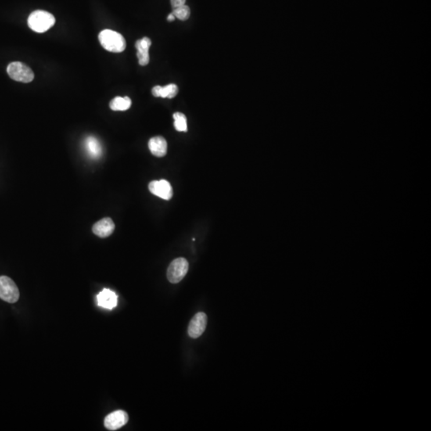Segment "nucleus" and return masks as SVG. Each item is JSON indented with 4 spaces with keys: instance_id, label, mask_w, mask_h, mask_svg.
<instances>
[{
    "instance_id": "obj_1",
    "label": "nucleus",
    "mask_w": 431,
    "mask_h": 431,
    "mask_svg": "<svg viewBox=\"0 0 431 431\" xmlns=\"http://www.w3.org/2000/svg\"><path fill=\"white\" fill-rule=\"evenodd\" d=\"M98 40L104 49L110 52L121 53L126 49V40L114 30L108 29L102 30L98 35Z\"/></svg>"
},
{
    "instance_id": "obj_2",
    "label": "nucleus",
    "mask_w": 431,
    "mask_h": 431,
    "mask_svg": "<svg viewBox=\"0 0 431 431\" xmlns=\"http://www.w3.org/2000/svg\"><path fill=\"white\" fill-rule=\"evenodd\" d=\"M27 23L29 27L35 32L44 33L53 27L55 18L49 12L38 10L30 14Z\"/></svg>"
},
{
    "instance_id": "obj_3",
    "label": "nucleus",
    "mask_w": 431,
    "mask_h": 431,
    "mask_svg": "<svg viewBox=\"0 0 431 431\" xmlns=\"http://www.w3.org/2000/svg\"><path fill=\"white\" fill-rule=\"evenodd\" d=\"M8 73L10 77L15 81L28 83L34 80V74L32 70L23 62H13L8 66Z\"/></svg>"
},
{
    "instance_id": "obj_4",
    "label": "nucleus",
    "mask_w": 431,
    "mask_h": 431,
    "mask_svg": "<svg viewBox=\"0 0 431 431\" xmlns=\"http://www.w3.org/2000/svg\"><path fill=\"white\" fill-rule=\"evenodd\" d=\"M0 299L10 303L17 302L19 291L15 283L9 277H0Z\"/></svg>"
},
{
    "instance_id": "obj_5",
    "label": "nucleus",
    "mask_w": 431,
    "mask_h": 431,
    "mask_svg": "<svg viewBox=\"0 0 431 431\" xmlns=\"http://www.w3.org/2000/svg\"><path fill=\"white\" fill-rule=\"evenodd\" d=\"M188 270V262L185 258L173 260L167 270V278L172 284H177L184 279Z\"/></svg>"
},
{
    "instance_id": "obj_6",
    "label": "nucleus",
    "mask_w": 431,
    "mask_h": 431,
    "mask_svg": "<svg viewBox=\"0 0 431 431\" xmlns=\"http://www.w3.org/2000/svg\"><path fill=\"white\" fill-rule=\"evenodd\" d=\"M207 322L208 318L206 313H197L192 317L190 323H189V325H188V335L192 339H197V338L200 337L206 331Z\"/></svg>"
},
{
    "instance_id": "obj_7",
    "label": "nucleus",
    "mask_w": 431,
    "mask_h": 431,
    "mask_svg": "<svg viewBox=\"0 0 431 431\" xmlns=\"http://www.w3.org/2000/svg\"><path fill=\"white\" fill-rule=\"evenodd\" d=\"M129 416L127 413L124 411H116L111 414H108L104 421V425L109 430H116L119 428L123 427L128 422Z\"/></svg>"
},
{
    "instance_id": "obj_8",
    "label": "nucleus",
    "mask_w": 431,
    "mask_h": 431,
    "mask_svg": "<svg viewBox=\"0 0 431 431\" xmlns=\"http://www.w3.org/2000/svg\"><path fill=\"white\" fill-rule=\"evenodd\" d=\"M149 189L153 195L164 200H170L173 197V188L166 180L153 181L149 183Z\"/></svg>"
},
{
    "instance_id": "obj_9",
    "label": "nucleus",
    "mask_w": 431,
    "mask_h": 431,
    "mask_svg": "<svg viewBox=\"0 0 431 431\" xmlns=\"http://www.w3.org/2000/svg\"><path fill=\"white\" fill-rule=\"evenodd\" d=\"M115 224L113 220L109 217H105L93 226V232L99 238H108L114 231Z\"/></svg>"
},
{
    "instance_id": "obj_10",
    "label": "nucleus",
    "mask_w": 431,
    "mask_h": 431,
    "mask_svg": "<svg viewBox=\"0 0 431 431\" xmlns=\"http://www.w3.org/2000/svg\"><path fill=\"white\" fill-rule=\"evenodd\" d=\"M151 45H152V42L150 38L147 37H144L143 38L136 42L135 47L138 51L137 57L141 66H146L149 62V51Z\"/></svg>"
},
{
    "instance_id": "obj_11",
    "label": "nucleus",
    "mask_w": 431,
    "mask_h": 431,
    "mask_svg": "<svg viewBox=\"0 0 431 431\" xmlns=\"http://www.w3.org/2000/svg\"><path fill=\"white\" fill-rule=\"evenodd\" d=\"M97 301L100 307L112 310L117 307V296L113 291L105 288L97 296Z\"/></svg>"
},
{
    "instance_id": "obj_12",
    "label": "nucleus",
    "mask_w": 431,
    "mask_h": 431,
    "mask_svg": "<svg viewBox=\"0 0 431 431\" xmlns=\"http://www.w3.org/2000/svg\"><path fill=\"white\" fill-rule=\"evenodd\" d=\"M149 149L152 154L158 158L166 156L167 153V142L161 136L151 138L149 141Z\"/></svg>"
},
{
    "instance_id": "obj_13",
    "label": "nucleus",
    "mask_w": 431,
    "mask_h": 431,
    "mask_svg": "<svg viewBox=\"0 0 431 431\" xmlns=\"http://www.w3.org/2000/svg\"><path fill=\"white\" fill-rule=\"evenodd\" d=\"M85 148L87 154L94 159H99L102 153L100 141L94 136H89L85 140Z\"/></svg>"
},
{
    "instance_id": "obj_14",
    "label": "nucleus",
    "mask_w": 431,
    "mask_h": 431,
    "mask_svg": "<svg viewBox=\"0 0 431 431\" xmlns=\"http://www.w3.org/2000/svg\"><path fill=\"white\" fill-rule=\"evenodd\" d=\"M178 87L175 84H169L166 87L156 86L152 90V94L156 98H173L177 96Z\"/></svg>"
},
{
    "instance_id": "obj_15",
    "label": "nucleus",
    "mask_w": 431,
    "mask_h": 431,
    "mask_svg": "<svg viewBox=\"0 0 431 431\" xmlns=\"http://www.w3.org/2000/svg\"><path fill=\"white\" fill-rule=\"evenodd\" d=\"M131 99L129 97H116L109 103V107L113 111H125L131 106Z\"/></svg>"
},
{
    "instance_id": "obj_16",
    "label": "nucleus",
    "mask_w": 431,
    "mask_h": 431,
    "mask_svg": "<svg viewBox=\"0 0 431 431\" xmlns=\"http://www.w3.org/2000/svg\"><path fill=\"white\" fill-rule=\"evenodd\" d=\"M173 119L176 130L179 132H186L188 130L186 116L184 113L177 112L173 114Z\"/></svg>"
},
{
    "instance_id": "obj_17",
    "label": "nucleus",
    "mask_w": 431,
    "mask_h": 431,
    "mask_svg": "<svg viewBox=\"0 0 431 431\" xmlns=\"http://www.w3.org/2000/svg\"><path fill=\"white\" fill-rule=\"evenodd\" d=\"M173 15L175 16V18L180 19L181 21H185L190 16V9L186 5L179 7V8L173 9Z\"/></svg>"
},
{
    "instance_id": "obj_18",
    "label": "nucleus",
    "mask_w": 431,
    "mask_h": 431,
    "mask_svg": "<svg viewBox=\"0 0 431 431\" xmlns=\"http://www.w3.org/2000/svg\"><path fill=\"white\" fill-rule=\"evenodd\" d=\"M185 2H186V0H170L173 9L185 5Z\"/></svg>"
},
{
    "instance_id": "obj_19",
    "label": "nucleus",
    "mask_w": 431,
    "mask_h": 431,
    "mask_svg": "<svg viewBox=\"0 0 431 431\" xmlns=\"http://www.w3.org/2000/svg\"><path fill=\"white\" fill-rule=\"evenodd\" d=\"M175 16L173 15V13L170 14V15H168L167 20L169 22H173V21L175 20Z\"/></svg>"
}]
</instances>
